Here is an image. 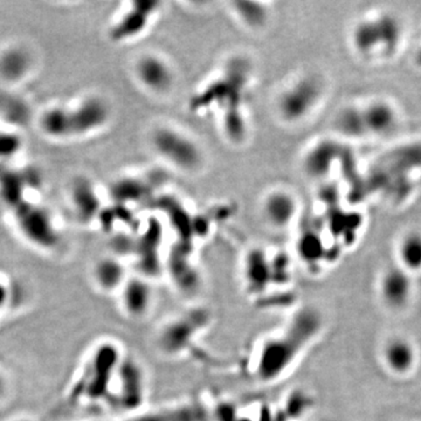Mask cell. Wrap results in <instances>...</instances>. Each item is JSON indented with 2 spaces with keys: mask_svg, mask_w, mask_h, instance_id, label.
Returning <instances> with one entry per match:
<instances>
[{
  "mask_svg": "<svg viewBox=\"0 0 421 421\" xmlns=\"http://www.w3.org/2000/svg\"><path fill=\"white\" fill-rule=\"evenodd\" d=\"M247 274L249 282L254 286H262L267 282V264L264 257L257 252L248 259Z\"/></svg>",
  "mask_w": 421,
  "mask_h": 421,
  "instance_id": "obj_16",
  "label": "cell"
},
{
  "mask_svg": "<svg viewBox=\"0 0 421 421\" xmlns=\"http://www.w3.org/2000/svg\"><path fill=\"white\" fill-rule=\"evenodd\" d=\"M208 413L197 403L179 405L174 408H163L159 411L142 413L120 421H206Z\"/></svg>",
  "mask_w": 421,
  "mask_h": 421,
  "instance_id": "obj_6",
  "label": "cell"
},
{
  "mask_svg": "<svg viewBox=\"0 0 421 421\" xmlns=\"http://www.w3.org/2000/svg\"><path fill=\"white\" fill-rule=\"evenodd\" d=\"M136 74L144 86L155 91H165L172 80V74L169 66L155 55H147L140 59L136 66Z\"/></svg>",
  "mask_w": 421,
  "mask_h": 421,
  "instance_id": "obj_5",
  "label": "cell"
},
{
  "mask_svg": "<svg viewBox=\"0 0 421 421\" xmlns=\"http://www.w3.org/2000/svg\"><path fill=\"white\" fill-rule=\"evenodd\" d=\"M69 111L73 136L93 133L102 127L109 116L107 106L97 97H88Z\"/></svg>",
  "mask_w": 421,
  "mask_h": 421,
  "instance_id": "obj_3",
  "label": "cell"
},
{
  "mask_svg": "<svg viewBox=\"0 0 421 421\" xmlns=\"http://www.w3.org/2000/svg\"><path fill=\"white\" fill-rule=\"evenodd\" d=\"M6 298V288L4 287V284L0 282V307L3 305Z\"/></svg>",
  "mask_w": 421,
  "mask_h": 421,
  "instance_id": "obj_18",
  "label": "cell"
},
{
  "mask_svg": "<svg viewBox=\"0 0 421 421\" xmlns=\"http://www.w3.org/2000/svg\"><path fill=\"white\" fill-rule=\"evenodd\" d=\"M264 213L271 224L275 226H284L294 215V201L291 199V196L284 192L271 194L264 204Z\"/></svg>",
  "mask_w": 421,
  "mask_h": 421,
  "instance_id": "obj_12",
  "label": "cell"
},
{
  "mask_svg": "<svg viewBox=\"0 0 421 421\" xmlns=\"http://www.w3.org/2000/svg\"><path fill=\"white\" fill-rule=\"evenodd\" d=\"M16 213L19 230L30 244L46 249L57 246V231L44 208L23 201L16 208Z\"/></svg>",
  "mask_w": 421,
  "mask_h": 421,
  "instance_id": "obj_1",
  "label": "cell"
},
{
  "mask_svg": "<svg viewBox=\"0 0 421 421\" xmlns=\"http://www.w3.org/2000/svg\"><path fill=\"white\" fill-rule=\"evenodd\" d=\"M30 54L21 47H10L0 54V77L16 82L26 77L30 72Z\"/></svg>",
  "mask_w": 421,
  "mask_h": 421,
  "instance_id": "obj_9",
  "label": "cell"
},
{
  "mask_svg": "<svg viewBox=\"0 0 421 421\" xmlns=\"http://www.w3.org/2000/svg\"><path fill=\"white\" fill-rule=\"evenodd\" d=\"M19 421H27V420H19Z\"/></svg>",
  "mask_w": 421,
  "mask_h": 421,
  "instance_id": "obj_20",
  "label": "cell"
},
{
  "mask_svg": "<svg viewBox=\"0 0 421 421\" xmlns=\"http://www.w3.org/2000/svg\"><path fill=\"white\" fill-rule=\"evenodd\" d=\"M39 127L47 137L53 140L72 137L73 130L69 109L61 106L48 108L41 114Z\"/></svg>",
  "mask_w": 421,
  "mask_h": 421,
  "instance_id": "obj_8",
  "label": "cell"
},
{
  "mask_svg": "<svg viewBox=\"0 0 421 421\" xmlns=\"http://www.w3.org/2000/svg\"><path fill=\"white\" fill-rule=\"evenodd\" d=\"M95 280L104 291H114L124 280L122 264L114 259L101 260L95 267Z\"/></svg>",
  "mask_w": 421,
  "mask_h": 421,
  "instance_id": "obj_13",
  "label": "cell"
},
{
  "mask_svg": "<svg viewBox=\"0 0 421 421\" xmlns=\"http://www.w3.org/2000/svg\"><path fill=\"white\" fill-rule=\"evenodd\" d=\"M23 138L19 133L0 130V162L16 157L23 150Z\"/></svg>",
  "mask_w": 421,
  "mask_h": 421,
  "instance_id": "obj_15",
  "label": "cell"
},
{
  "mask_svg": "<svg viewBox=\"0 0 421 421\" xmlns=\"http://www.w3.org/2000/svg\"><path fill=\"white\" fill-rule=\"evenodd\" d=\"M318 88L311 81H302L291 88L281 100V111L287 118H298L310 108L316 97Z\"/></svg>",
  "mask_w": 421,
  "mask_h": 421,
  "instance_id": "obj_7",
  "label": "cell"
},
{
  "mask_svg": "<svg viewBox=\"0 0 421 421\" xmlns=\"http://www.w3.org/2000/svg\"><path fill=\"white\" fill-rule=\"evenodd\" d=\"M154 145L167 161L185 170L194 169L201 163V154L197 145L177 131L158 130L154 136Z\"/></svg>",
  "mask_w": 421,
  "mask_h": 421,
  "instance_id": "obj_2",
  "label": "cell"
},
{
  "mask_svg": "<svg viewBox=\"0 0 421 421\" xmlns=\"http://www.w3.org/2000/svg\"><path fill=\"white\" fill-rule=\"evenodd\" d=\"M237 10L246 23L252 26H259L266 19V11L255 3H237Z\"/></svg>",
  "mask_w": 421,
  "mask_h": 421,
  "instance_id": "obj_17",
  "label": "cell"
},
{
  "mask_svg": "<svg viewBox=\"0 0 421 421\" xmlns=\"http://www.w3.org/2000/svg\"><path fill=\"white\" fill-rule=\"evenodd\" d=\"M137 9H134V12L127 14L123 18V21H120V23L117 25L116 28H114L115 38H120L123 39L127 35H133V34L137 33L144 25H145V21H147V13L143 9V3L136 4Z\"/></svg>",
  "mask_w": 421,
  "mask_h": 421,
  "instance_id": "obj_14",
  "label": "cell"
},
{
  "mask_svg": "<svg viewBox=\"0 0 421 421\" xmlns=\"http://www.w3.org/2000/svg\"><path fill=\"white\" fill-rule=\"evenodd\" d=\"M152 291L142 280H130L124 286L123 304L131 316H143L150 307Z\"/></svg>",
  "mask_w": 421,
  "mask_h": 421,
  "instance_id": "obj_10",
  "label": "cell"
},
{
  "mask_svg": "<svg viewBox=\"0 0 421 421\" xmlns=\"http://www.w3.org/2000/svg\"><path fill=\"white\" fill-rule=\"evenodd\" d=\"M1 388H3V381H1V378H0V392H1Z\"/></svg>",
  "mask_w": 421,
  "mask_h": 421,
  "instance_id": "obj_19",
  "label": "cell"
},
{
  "mask_svg": "<svg viewBox=\"0 0 421 421\" xmlns=\"http://www.w3.org/2000/svg\"><path fill=\"white\" fill-rule=\"evenodd\" d=\"M117 364V351L111 348V345H103L95 354V358L91 361V368L89 370L91 377L88 378L89 384L86 388V395L91 398H99L103 395V392L108 386V381L114 372V366Z\"/></svg>",
  "mask_w": 421,
  "mask_h": 421,
  "instance_id": "obj_4",
  "label": "cell"
},
{
  "mask_svg": "<svg viewBox=\"0 0 421 421\" xmlns=\"http://www.w3.org/2000/svg\"><path fill=\"white\" fill-rule=\"evenodd\" d=\"M72 203L82 220H91L97 213L100 204L94 187L87 179H77L72 186Z\"/></svg>",
  "mask_w": 421,
  "mask_h": 421,
  "instance_id": "obj_11",
  "label": "cell"
}]
</instances>
